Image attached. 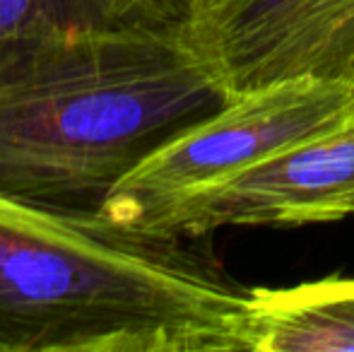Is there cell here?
<instances>
[{"label":"cell","instance_id":"cell-8","mask_svg":"<svg viewBox=\"0 0 354 352\" xmlns=\"http://www.w3.org/2000/svg\"><path fill=\"white\" fill-rule=\"evenodd\" d=\"M147 8L162 19H183L188 0H145Z\"/></svg>","mask_w":354,"mask_h":352},{"label":"cell","instance_id":"cell-4","mask_svg":"<svg viewBox=\"0 0 354 352\" xmlns=\"http://www.w3.org/2000/svg\"><path fill=\"white\" fill-rule=\"evenodd\" d=\"M183 24L232 97L289 80L354 87V0H188Z\"/></svg>","mask_w":354,"mask_h":352},{"label":"cell","instance_id":"cell-3","mask_svg":"<svg viewBox=\"0 0 354 352\" xmlns=\"http://www.w3.org/2000/svg\"><path fill=\"white\" fill-rule=\"evenodd\" d=\"M352 123L354 87L345 82L289 80L239 94L214 116L178 133L142 160L109 193L99 212L121 227H136L174 198Z\"/></svg>","mask_w":354,"mask_h":352},{"label":"cell","instance_id":"cell-5","mask_svg":"<svg viewBox=\"0 0 354 352\" xmlns=\"http://www.w3.org/2000/svg\"><path fill=\"white\" fill-rule=\"evenodd\" d=\"M354 217V123L154 207L131 230L205 239L222 227H301Z\"/></svg>","mask_w":354,"mask_h":352},{"label":"cell","instance_id":"cell-1","mask_svg":"<svg viewBox=\"0 0 354 352\" xmlns=\"http://www.w3.org/2000/svg\"><path fill=\"white\" fill-rule=\"evenodd\" d=\"M183 19L77 22L0 44V191L99 210L154 150L232 102Z\"/></svg>","mask_w":354,"mask_h":352},{"label":"cell","instance_id":"cell-6","mask_svg":"<svg viewBox=\"0 0 354 352\" xmlns=\"http://www.w3.org/2000/svg\"><path fill=\"white\" fill-rule=\"evenodd\" d=\"M246 352H354V277L251 290Z\"/></svg>","mask_w":354,"mask_h":352},{"label":"cell","instance_id":"cell-2","mask_svg":"<svg viewBox=\"0 0 354 352\" xmlns=\"http://www.w3.org/2000/svg\"><path fill=\"white\" fill-rule=\"evenodd\" d=\"M188 241L0 191V352H246L251 290Z\"/></svg>","mask_w":354,"mask_h":352},{"label":"cell","instance_id":"cell-7","mask_svg":"<svg viewBox=\"0 0 354 352\" xmlns=\"http://www.w3.org/2000/svg\"><path fill=\"white\" fill-rule=\"evenodd\" d=\"M99 19L97 0H0V44L51 27Z\"/></svg>","mask_w":354,"mask_h":352}]
</instances>
